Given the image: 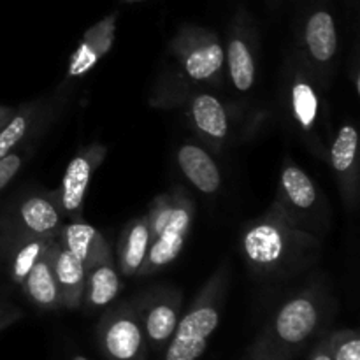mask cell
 <instances>
[{
  "label": "cell",
  "mask_w": 360,
  "mask_h": 360,
  "mask_svg": "<svg viewBox=\"0 0 360 360\" xmlns=\"http://www.w3.org/2000/svg\"><path fill=\"white\" fill-rule=\"evenodd\" d=\"M336 313L329 288L311 283L273 313L246 350L245 360H294L313 340L327 333Z\"/></svg>",
  "instance_id": "1"
},
{
  "label": "cell",
  "mask_w": 360,
  "mask_h": 360,
  "mask_svg": "<svg viewBox=\"0 0 360 360\" xmlns=\"http://www.w3.org/2000/svg\"><path fill=\"white\" fill-rule=\"evenodd\" d=\"M241 253L257 276L285 280L313 266L320 253V239L295 227L273 202L262 217L243 229Z\"/></svg>",
  "instance_id": "2"
},
{
  "label": "cell",
  "mask_w": 360,
  "mask_h": 360,
  "mask_svg": "<svg viewBox=\"0 0 360 360\" xmlns=\"http://www.w3.org/2000/svg\"><path fill=\"white\" fill-rule=\"evenodd\" d=\"M231 271L224 264L207 280L188 311L179 319L160 360H200L204 357L210 340L220 326Z\"/></svg>",
  "instance_id": "3"
},
{
  "label": "cell",
  "mask_w": 360,
  "mask_h": 360,
  "mask_svg": "<svg viewBox=\"0 0 360 360\" xmlns=\"http://www.w3.org/2000/svg\"><path fill=\"white\" fill-rule=\"evenodd\" d=\"M193 217L195 204L183 188L155 197L146 213L151 243L137 278L158 273L181 255L192 232Z\"/></svg>",
  "instance_id": "4"
},
{
  "label": "cell",
  "mask_w": 360,
  "mask_h": 360,
  "mask_svg": "<svg viewBox=\"0 0 360 360\" xmlns=\"http://www.w3.org/2000/svg\"><path fill=\"white\" fill-rule=\"evenodd\" d=\"M95 334L105 360H148L150 350L132 301L109 308L98 320Z\"/></svg>",
  "instance_id": "5"
},
{
  "label": "cell",
  "mask_w": 360,
  "mask_h": 360,
  "mask_svg": "<svg viewBox=\"0 0 360 360\" xmlns=\"http://www.w3.org/2000/svg\"><path fill=\"white\" fill-rule=\"evenodd\" d=\"M171 49L188 79L195 83H221L225 49L213 32L200 27H183L172 41Z\"/></svg>",
  "instance_id": "6"
},
{
  "label": "cell",
  "mask_w": 360,
  "mask_h": 360,
  "mask_svg": "<svg viewBox=\"0 0 360 360\" xmlns=\"http://www.w3.org/2000/svg\"><path fill=\"white\" fill-rule=\"evenodd\" d=\"M146 338L148 350L162 354L181 319L183 294L171 287H155L132 299Z\"/></svg>",
  "instance_id": "7"
},
{
  "label": "cell",
  "mask_w": 360,
  "mask_h": 360,
  "mask_svg": "<svg viewBox=\"0 0 360 360\" xmlns=\"http://www.w3.org/2000/svg\"><path fill=\"white\" fill-rule=\"evenodd\" d=\"M319 199L320 192L313 179L294 162H287L281 169L278 195L274 202L295 227L313 236H319L313 224V220L320 218Z\"/></svg>",
  "instance_id": "8"
},
{
  "label": "cell",
  "mask_w": 360,
  "mask_h": 360,
  "mask_svg": "<svg viewBox=\"0 0 360 360\" xmlns=\"http://www.w3.org/2000/svg\"><path fill=\"white\" fill-rule=\"evenodd\" d=\"M105 157H108V148L102 144H90L81 150L67 165L62 185L56 190L55 195L58 199L63 217L69 218L70 221L83 220V204L88 186Z\"/></svg>",
  "instance_id": "9"
},
{
  "label": "cell",
  "mask_w": 360,
  "mask_h": 360,
  "mask_svg": "<svg viewBox=\"0 0 360 360\" xmlns=\"http://www.w3.org/2000/svg\"><path fill=\"white\" fill-rule=\"evenodd\" d=\"M63 224L65 217L60 210L55 192L28 195L16 207V225L21 239L41 238L53 241Z\"/></svg>",
  "instance_id": "10"
},
{
  "label": "cell",
  "mask_w": 360,
  "mask_h": 360,
  "mask_svg": "<svg viewBox=\"0 0 360 360\" xmlns=\"http://www.w3.org/2000/svg\"><path fill=\"white\" fill-rule=\"evenodd\" d=\"M359 132L354 123H345L338 130L329 150L330 167L336 174L343 200L348 210H354L359 197Z\"/></svg>",
  "instance_id": "11"
},
{
  "label": "cell",
  "mask_w": 360,
  "mask_h": 360,
  "mask_svg": "<svg viewBox=\"0 0 360 360\" xmlns=\"http://www.w3.org/2000/svg\"><path fill=\"white\" fill-rule=\"evenodd\" d=\"M186 115L197 136L214 153H220L221 146L229 137L227 109L221 104L220 98L211 94H195L188 101Z\"/></svg>",
  "instance_id": "12"
},
{
  "label": "cell",
  "mask_w": 360,
  "mask_h": 360,
  "mask_svg": "<svg viewBox=\"0 0 360 360\" xmlns=\"http://www.w3.org/2000/svg\"><path fill=\"white\" fill-rule=\"evenodd\" d=\"M56 241L63 248L69 250L76 259H79V262L84 266V271L94 264L115 257L108 239L97 229L84 224L83 220L63 224L56 236Z\"/></svg>",
  "instance_id": "13"
},
{
  "label": "cell",
  "mask_w": 360,
  "mask_h": 360,
  "mask_svg": "<svg viewBox=\"0 0 360 360\" xmlns=\"http://www.w3.org/2000/svg\"><path fill=\"white\" fill-rule=\"evenodd\" d=\"M51 267L56 287H58L62 309L72 311V309L81 308L86 271H84V266L79 262V259H76L69 250L63 248L56 239L51 243Z\"/></svg>",
  "instance_id": "14"
},
{
  "label": "cell",
  "mask_w": 360,
  "mask_h": 360,
  "mask_svg": "<svg viewBox=\"0 0 360 360\" xmlns=\"http://www.w3.org/2000/svg\"><path fill=\"white\" fill-rule=\"evenodd\" d=\"M150 243L151 236L146 214L137 217L136 220L125 225V229L120 232L118 241H116V250L112 252L120 276L137 278L144 260H146Z\"/></svg>",
  "instance_id": "15"
},
{
  "label": "cell",
  "mask_w": 360,
  "mask_h": 360,
  "mask_svg": "<svg viewBox=\"0 0 360 360\" xmlns=\"http://www.w3.org/2000/svg\"><path fill=\"white\" fill-rule=\"evenodd\" d=\"M290 115L302 134L316 137L322 125V98L306 69H295L290 83Z\"/></svg>",
  "instance_id": "16"
},
{
  "label": "cell",
  "mask_w": 360,
  "mask_h": 360,
  "mask_svg": "<svg viewBox=\"0 0 360 360\" xmlns=\"http://www.w3.org/2000/svg\"><path fill=\"white\" fill-rule=\"evenodd\" d=\"M304 44L311 65L330 72L338 55V32L333 14L316 11L309 16L304 28Z\"/></svg>",
  "instance_id": "17"
},
{
  "label": "cell",
  "mask_w": 360,
  "mask_h": 360,
  "mask_svg": "<svg viewBox=\"0 0 360 360\" xmlns=\"http://www.w3.org/2000/svg\"><path fill=\"white\" fill-rule=\"evenodd\" d=\"M179 171L199 192L217 193L221 186V172L206 148L193 143H185L176 153Z\"/></svg>",
  "instance_id": "18"
},
{
  "label": "cell",
  "mask_w": 360,
  "mask_h": 360,
  "mask_svg": "<svg viewBox=\"0 0 360 360\" xmlns=\"http://www.w3.org/2000/svg\"><path fill=\"white\" fill-rule=\"evenodd\" d=\"M120 278L122 276L116 269L115 257H109V259L88 267L86 276H84V294L81 306L88 313L111 306V302L122 292V280Z\"/></svg>",
  "instance_id": "19"
},
{
  "label": "cell",
  "mask_w": 360,
  "mask_h": 360,
  "mask_svg": "<svg viewBox=\"0 0 360 360\" xmlns=\"http://www.w3.org/2000/svg\"><path fill=\"white\" fill-rule=\"evenodd\" d=\"M21 288H23L25 297L32 302V306H35L41 311L62 309L58 287H56L51 267V245L46 248L44 255L35 262V266L28 271L27 278L21 283Z\"/></svg>",
  "instance_id": "20"
},
{
  "label": "cell",
  "mask_w": 360,
  "mask_h": 360,
  "mask_svg": "<svg viewBox=\"0 0 360 360\" xmlns=\"http://www.w3.org/2000/svg\"><path fill=\"white\" fill-rule=\"evenodd\" d=\"M115 37V16L95 25L86 32L79 48L74 51L69 62V77L83 76L98 62L101 56L109 51Z\"/></svg>",
  "instance_id": "21"
},
{
  "label": "cell",
  "mask_w": 360,
  "mask_h": 360,
  "mask_svg": "<svg viewBox=\"0 0 360 360\" xmlns=\"http://www.w3.org/2000/svg\"><path fill=\"white\" fill-rule=\"evenodd\" d=\"M225 62H227L229 76L238 91L246 94L255 83V55L250 46L248 39L241 34H234L225 49Z\"/></svg>",
  "instance_id": "22"
},
{
  "label": "cell",
  "mask_w": 360,
  "mask_h": 360,
  "mask_svg": "<svg viewBox=\"0 0 360 360\" xmlns=\"http://www.w3.org/2000/svg\"><path fill=\"white\" fill-rule=\"evenodd\" d=\"M39 112V105L35 102L25 105L20 111L16 109L13 118L7 122V125L0 130V158L9 155L21 141L27 137L28 130L34 125L35 116Z\"/></svg>",
  "instance_id": "23"
},
{
  "label": "cell",
  "mask_w": 360,
  "mask_h": 360,
  "mask_svg": "<svg viewBox=\"0 0 360 360\" xmlns=\"http://www.w3.org/2000/svg\"><path fill=\"white\" fill-rule=\"evenodd\" d=\"M55 241V239H53ZM51 245L49 239L41 238H25L21 239L20 246L16 248L13 255V264H11V278L14 283L21 285L27 278L28 271L35 266L39 259L44 255L46 248Z\"/></svg>",
  "instance_id": "24"
},
{
  "label": "cell",
  "mask_w": 360,
  "mask_h": 360,
  "mask_svg": "<svg viewBox=\"0 0 360 360\" xmlns=\"http://www.w3.org/2000/svg\"><path fill=\"white\" fill-rule=\"evenodd\" d=\"M326 343L334 360H360V334L355 329L326 333Z\"/></svg>",
  "instance_id": "25"
},
{
  "label": "cell",
  "mask_w": 360,
  "mask_h": 360,
  "mask_svg": "<svg viewBox=\"0 0 360 360\" xmlns=\"http://www.w3.org/2000/svg\"><path fill=\"white\" fill-rule=\"evenodd\" d=\"M23 167V155L9 153L0 158V190L6 188Z\"/></svg>",
  "instance_id": "26"
},
{
  "label": "cell",
  "mask_w": 360,
  "mask_h": 360,
  "mask_svg": "<svg viewBox=\"0 0 360 360\" xmlns=\"http://www.w3.org/2000/svg\"><path fill=\"white\" fill-rule=\"evenodd\" d=\"M23 316V311L20 308L13 304H0V330H4L6 327L13 326L14 322Z\"/></svg>",
  "instance_id": "27"
},
{
  "label": "cell",
  "mask_w": 360,
  "mask_h": 360,
  "mask_svg": "<svg viewBox=\"0 0 360 360\" xmlns=\"http://www.w3.org/2000/svg\"><path fill=\"white\" fill-rule=\"evenodd\" d=\"M308 360H334L333 355H330L329 348H327L326 334H323V336H320L319 340L315 341L311 352H309Z\"/></svg>",
  "instance_id": "28"
},
{
  "label": "cell",
  "mask_w": 360,
  "mask_h": 360,
  "mask_svg": "<svg viewBox=\"0 0 360 360\" xmlns=\"http://www.w3.org/2000/svg\"><path fill=\"white\" fill-rule=\"evenodd\" d=\"M14 112H16V109L13 108H0V130L7 125V122L13 118Z\"/></svg>",
  "instance_id": "29"
},
{
  "label": "cell",
  "mask_w": 360,
  "mask_h": 360,
  "mask_svg": "<svg viewBox=\"0 0 360 360\" xmlns=\"http://www.w3.org/2000/svg\"><path fill=\"white\" fill-rule=\"evenodd\" d=\"M69 360H91V359H88L86 355H83V354H72L69 357Z\"/></svg>",
  "instance_id": "30"
}]
</instances>
